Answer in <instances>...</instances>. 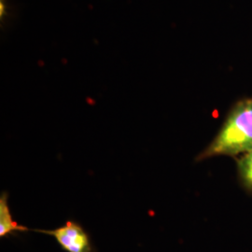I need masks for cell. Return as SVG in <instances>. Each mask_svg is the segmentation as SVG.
Listing matches in <instances>:
<instances>
[{
    "label": "cell",
    "mask_w": 252,
    "mask_h": 252,
    "mask_svg": "<svg viewBox=\"0 0 252 252\" xmlns=\"http://www.w3.org/2000/svg\"><path fill=\"white\" fill-rule=\"evenodd\" d=\"M252 151V98L241 100L230 111L216 137L196 161L220 155L241 156Z\"/></svg>",
    "instance_id": "cell-1"
},
{
    "label": "cell",
    "mask_w": 252,
    "mask_h": 252,
    "mask_svg": "<svg viewBox=\"0 0 252 252\" xmlns=\"http://www.w3.org/2000/svg\"><path fill=\"white\" fill-rule=\"evenodd\" d=\"M27 231L28 229L26 226L20 225L13 220L8 204V193L2 192L0 196V237L3 238Z\"/></svg>",
    "instance_id": "cell-3"
},
{
    "label": "cell",
    "mask_w": 252,
    "mask_h": 252,
    "mask_svg": "<svg viewBox=\"0 0 252 252\" xmlns=\"http://www.w3.org/2000/svg\"><path fill=\"white\" fill-rule=\"evenodd\" d=\"M35 232L53 236L65 252H94L90 235L80 223L73 220H67L54 230H35Z\"/></svg>",
    "instance_id": "cell-2"
},
{
    "label": "cell",
    "mask_w": 252,
    "mask_h": 252,
    "mask_svg": "<svg viewBox=\"0 0 252 252\" xmlns=\"http://www.w3.org/2000/svg\"><path fill=\"white\" fill-rule=\"evenodd\" d=\"M237 171L244 187L252 191V151L236 159Z\"/></svg>",
    "instance_id": "cell-4"
}]
</instances>
